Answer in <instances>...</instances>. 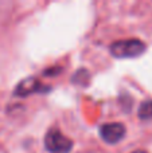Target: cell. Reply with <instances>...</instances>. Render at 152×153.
<instances>
[{"mask_svg": "<svg viewBox=\"0 0 152 153\" xmlns=\"http://www.w3.org/2000/svg\"><path fill=\"white\" fill-rule=\"evenodd\" d=\"M147 46L144 42L139 39H125L113 42L109 47V51L115 58L127 59V58H136L140 56L145 51Z\"/></svg>", "mask_w": 152, "mask_h": 153, "instance_id": "cell-1", "label": "cell"}, {"mask_svg": "<svg viewBox=\"0 0 152 153\" xmlns=\"http://www.w3.org/2000/svg\"><path fill=\"white\" fill-rule=\"evenodd\" d=\"M45 146L50 153H70L73 148V141L63 136L58 129H50L46 133Z\"/></svg>", "mask_w": 152, "mask_h": 153, "instance_id": "cell-2", "label": "cell"}, {"mask_svg": "<svg viewBox=\"0 0 152 153\" xmlns=\"http://www.w3.org/2000/svg\"><path fill=\"white\" fill-rule=\"evenodd\" d=\"M127 129L121 122H108L100 128V136L107 144H117L125 137Z\"/></svg>", "mask_w": 152, "mask_h": 153, "instance_id": "cell-3", "label": "cell"}, {"mask_svg": "<svg viewBox=\"0 0 152 153\" xmlns=\"http://www.w3.org/2000/svg\"><path fill=\"white\" fill-rule=\"evenodd\" d=\"M45 90L43 85L39 82L38 78L34 76H28L24 78L16 85L15 90H13V95L16 97H28V95L34 94V93H42Z\"/></svg>", "mask_w": 152, "mask_h": 153, "instance_id": "cell-4", "label": "cell"}, {"mask_svg": "<svg viewBox=\"0 0 152 153\" xmlns=\"http://www.w3.org/2000/svg\"><path fill=\"white\" fill-rule=\"evenodd\" d=\"M139 118L142 120H150L152 118V100H147L140 105L139 108Z\"/></svg>", "mask_w": 152, "mask_h": 153, "instance_id": "cell-5", "label": "cell"}, {"mask_svg": "<svg viewBox=\"0 0 152 153\" xmlns=\"http://www.w3.org/2000/svg\"><path fill=\"white\" fill-rule=\"evenodd\" d=\"M75 76H73V82L75 83H81V85H86V78L89 76V73L86 70H80L77 71V74H74Z\"/></svg>", "mask_w": 152, "mask_h": 153, "instance_id": "cell-6", "label": "cell"}, {"mask_svg": "<svg viewBox=\"0 0 152 153\" xmlns=\"http://www.w3.org/2000/svg\"><path fill=\"white\" fill-rule=\"evenodd\" d=\"M61 70H62L61 67H58V69H54V67H53V69H50V70H47V71H45V75L48 76V74H57V73H59Z\"/></svg>", "mask_w": 152, "mask_h": 153, "instance_id": "cell-7", "label": "cell"}, {"mask_svg": "<svg viewBox=\"0 0 152 153\" xmlns=\"http://www.w3.org/2000/svg\"><path fill=\"white\" fill-rule=\"evenodd\" d=\"M132 153H148V152H145V151H135V152H132Z\"/></svg>", "mask_w": 152, "mask_h": 153, "instance_id": "cell-8", "label": "cell"}]
</instances>
